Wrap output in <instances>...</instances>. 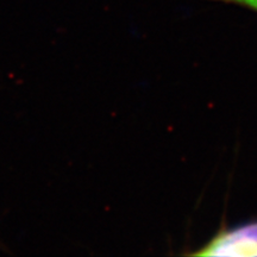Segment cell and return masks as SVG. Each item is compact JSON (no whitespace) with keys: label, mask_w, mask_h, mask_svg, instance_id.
<instances>
[{"label":"cell","mask_w":257,"mask_h":257,"mask_svg":"<svg viewBox=\"0 0 257 257\" xmlns=\"http://www.w3.org/2000/svg\"><path fill=\"white\" fill-rule=\"evenodd\" d=\"M211 2L237 5V6H240V8H245L248 10H251V11L257 12V0H211Z\"/></svg>","instance_id":"obj_2"},{"label":"cell","mask_w":257,"mask_h":257,"mask_svg":"<svg viewBox=\"0 0 257 257\" xmlns=\"http://www.w3.org/2000/svg\"><path fill=\"white\" fill-rule=\"evenodd\" d=\"M193 256H257V220L221 227L206 244L192 252Z\"/></svg>","instance_id":"obj_1"}]
</instances>
